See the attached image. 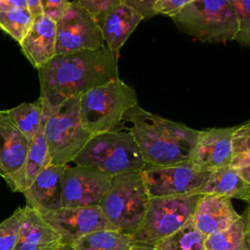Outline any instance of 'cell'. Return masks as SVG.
<instances>
[{
  "mask_svg": "<svg viewBox=\"0 0 250 250\" xmlns=\"http://www.w3.org/2000/svg\"><path fill=\"white\" fill-rule=\"evenodd\" d=\"M143 18L123 0L107 15L101 28L104 45L118 53Z\"/></svg>",
  "mask_w": 250,
  "mask_h": 250,
  "instance_id": "obj_20",
  "label": "cell"
},
{
  "mask_svg": "<svg viewBox=\"0 0 250 250\" xmlns=\"http://www.w3.org/2000/svg\"><path fill=\"white\" fill-rule=\"evenodd\" d=\"M43 134L50 164L66 166L93 137L82 125L79 98H70L54 108L44 122Z\"/></svg>",
  "mask_w": 250,
  "mask_h": 250,
  "instance_id": "obj_7",
  "label": "cell"
},
{
  "mask_svg": "<svg viewBox=\"0 0 250 250\" xmlns=\"http://www.w3.org/2000/svg\"><path fill=\"white\" fill-rule=\"evenodd\" d=\"M150 198L199 194L210 173L196 170L189 162L170 166H148L142 170Z\"/></svg>",
  "mask_w": 250,
  "mask_h": 250,
  "instance_id": "obj_9",
  "label": "cell"
},
{
  "mask_svg": "<svg viewBox=\"0 0 250 250\" xmlns=\"http://www.w3.org/2000/svg\"><path fill=\"white\" fill-rule=\"evenodd\" d=\"M128 250H155V249H154V247L152 245L144 244V243H138V242L134 241L133 245Z\"/></svg>",
  "mask_w": 250,
  "mask_h": 250,
  "instance_id": "obj_36",
  "label": "cell"
},
{
  "mask_svg": "<svg viewBox=\"0 0 250 250\" xmlns=\"http://www.w3.org/2000/svg\"><path fill=\"white\" fill-rule=\"evenodd\" d=\"M237 126L198 131L189 163L198 171L211 173L229 165L231 136Z\"/></svg>",
  "mask_w": 250,
  "mask_h": 250,
  "instance_id": "obj_13",
  "label": "cell"
},
{
  "mask_svg": "<svg viewBox=\"0 0 250 250\" xmlns=\"http://www.w3.org/2000/svg\"><path fill=\"white\" fill-rule=\"evenodd\" d=\"M237 23V30L233 40L242 46L250 44V1L230 0Z\"/></svg>",
  "mask_w": 250,
  "mask_h": 250,
  "instance_id": "obj_28",
  "label": "cell"
},
{
  "mask_svg": "<svg viewBox=\"0 0 250 250\" xmlns=\"http://www.w3.org/2000/svg\"><path fill=\"white\" fill-rule=\"evenodd\" d=\"M189 0H154L153 11L155 15H164L174 18Z\"/></svg>",
  "mask_w": 250,
  "mask_h": 250,
  "instance_id": "obj_32",
  "label": "cell"
},
{
  "mask_svg": "<svg viewBox=\"0 0 250 250\" xmlns=\"http://www.w3.org/2000/svg\"><path fill=\"white\" fill-rule=\"evenodd\" d=\"M250 123L236 127L231 136V156L229 167L250 183Z\"/></svg>",
  "mask_w": 250,
  "mask_h": 250,
  "instance_id": "obj_25",
  "label": "cell"
},
{
  "mask_svg": "<svg viewBox=\"0 0 250 250\" xmlns=\"http://www.w3.org/2000/svg\"><path fill=\"white\" fill-rule=\"evenodd\" d=\"M72 1L67 0H41L43 15L54 22H58L67 12Z\"/></svg>",
  "mask_w": 250,
  "mask_h": 250,
  "instance_id": "obj_31",
  "label": "cell"
},
{
  "mask_svg": "<svg viewBox=\"0 0 250 250\" xmlns=\"http://www.w3.org/2000/svg\"><path fill=\"white\" fill-rule=\"evenodd\" d=\"M104 45L102 30L75 1L56 23V55L95 50Z\"/></svg>",
  "mask_w": 250,
  "mask_h": 250,
  "instance_id": "obj_10",
  "label": "cell"
},
{
  "mask_svg": "<svg viewBox=\"0 0 250 250\" xmlns=\"http://www.w3.org/2000/svg\"><path fill=\"white\" fill-rule=\"evenodd\" d=\"M149 199L142 171H132L111 177L99 207L118 231L132 235L144 222Z\"/></svg>",
  "mask_w": 250,
  "mask_h": 250,
  "instance_id": "obj_3",
  "label": "cell"
},
{
  "mask_svg": "<svg viewBox=\"0 0 250 250\" xmlns=\"http://www.w3.org/2000/svg\"><path fill=\"white\" fill-rule=\"evenodd\" d=\"M15 127L30 142L44 127V109L39 98L32 103H23L6 110Z\"/></svg>",
  "mask_w": 250,
  "mask_h": 250,
  "instance_id": "obj_23",
  "label": "cell"
},
{
  "mask_svg": "<svg viewBox=\"0 0 250 250\" xmlns=\"http://www.w3.org/2000/svg\"><path fill=\"white\" fill-rule=\"evenodd\" d=\"M49 164L50 157L42 128L30 141L28 152L21 168L16 173L5 177L4 180L13 191L24 193L37 175Z\"/></svg>",
  "mask_w": 250,
  "mask_h": 250,
  "instance_id": "obj_19",
  "label": "cell"
},
{
  "mask_svg": "<svg viewBox=\"0 0 250 250\" xmlns=\"http://www.w3.org/2000/svg\"><path fill=\"white\" fill-rule=\"evenodd\" d=\"M66 166L47 165L23 193L26 205L38 213L62 208V181Z\"/></svg>",
  "mask_w": 250,
  "mask_h": 250,
  "instance_id": "obj_14",
  "label": "cell"
},
{
  "mask_svg": "<svg viewBox=\"0 0 250 250\" xmlns=\"http://www.w3.org/2000/svg\"><path fill=\"white\" fill-rule=\"evenodd\" d=\"M38 214L60 235L62 244H71L82 236L97 230H117L107 221L99 206L62 207L56 211Z\"/></svg>",
  "mask_w": 250,
  "mask_h": 250,
  "instance_id": "obj_12",
  "label": "cell"
},
{
  "mask_svg": "<svg viewBox=\"0 0 250 250\" xmlns=\"http://www.w3.org/2000/svg\"><path fill=\"white\" fill-rule=\"evenodd\" d=\"M201 194L152 197L140 229L132 234L138 243L152 245L185 226L192 217Z\"/></svg>",
  "mask_w": 250,
  "mask_h": 250,
  "instance_id": "obj_8",
  "label": "cell"
},
{
  "mask_svg": "<svg viewBox=\"0 0 250 250\" xmlns=\"http://www.w3.org/2000/svg\"><path fill=\"white\" fill-rule=\"evenodd\" d=\"M33 20L26 8H13L0 13V27L20 44L30 29Z\"/></svg>",
  "mask_w": 250,
  "mask_h": 250,
  "instance_id": "obj_27",
  "label": "cell"
},
{
  "mask_svg": "<svg viewBox=\"0 0 250 250\" xmlns=\"http://www.w3.org/2000/svg\"><path fill=\"white\" fill-rule=\"evenodd\" d=\"M239 217L231 200L215 194H201L191 217L194 227L206 237L230 226Z\"/></svg>",
  "mask_w": 250,
  "mask_h": 250,
  "instance_id": "obj_15",
  "label": "cell"
},
{
  "mask_svg": "<svg viewBox=\"0 0 250 250\" xmlns=\"http://www.w3.org/2000/svg\"><path fill=\"white\" fill-rule=\"evenodd\" d=\"M29 141L15 127L6 110H0V176L19 171L28 152Z\"/></svg>",
  "mask_w": 250,
  "mask_h": 250,
  "instance_id": "obj_18",
  "label": "cell"
},
{
  "mask_svg": "<svg viewBox=\"0 0 250 250\" xmlns=\"http://www.w3.org/2000/svg\"><path fill=\"white\" fill-rule=\"evenodd\" d=\"M44 119L64 101L119 78L118 53L105 45L95 50L56 55L37 69Z\"/></svg>",
  "mask_w": 250,
  "mask_h": 250,
  "instance_id": "obj_1",
  "label": "cell"
},
{
  "mask_svg": "<svg viewBox=\"0 0 250 250\" xmlns=\"http://www.w3.org/2000/svg\"><path fill=\"white\" fill-rule=\"evenodd\" d=\"M172 20L182 32L203 42L231 41L237 30L230 0H189Z\"/></svg>",
  "mask_w": 250,
  "mask_h": 250,
  "instance_id": "obj_6",
  "label": "cell"
},
{
  "mask_svg": "<svg viewBox=\"0 0 250 250\" xmlns=\"http://www.w3.org/2000/svg\"><path fill=\"white\" fill-rule=\"evenodd\" d=\"M57 250H74L69 244H62Z\"/></svg>",
  "mask_w": 250,
  "mask_h": 250,
  "instance_id": "obj_37",
  "label": "cell"
},
{
  "mask_svg": "<svg viewBox=\"0 0 250 250\" xmlns=\"http://www.w3.org/2000/svg\"><path fill=\"white\" fill-rule=\"evenodd\" d=\"M137 104L135 90L117 78L79 97L82 125L92 136L115 131L125 113Z\"/></svg>",
  "mask_w": 250,
  "mask_h": 250,
  "instance_id": "obj_4",
  "label": "cell"
},
{
  "mask_svg": "<svg viewBox=\"0 0 250 250\" xmlns=\"http://www.w3.org/2000/svg\"><path fill=\"white\" fill-rule=\"evenodd\" d=\"M76 2L90 15L100 28H102L109 12L121 0H76Z\"/></svg>",
  "mask_w": 250,
  "mask_h": 250,
  "instance_id": "obj_30",
  "label": "cell"
},
{
  "mask_svg": "<svg viewBox=\"0 0 250 250\" xmlns=\"http://www.w3.org/2000/svg\"><path fill=\"white\" fill-rule=\"evenodd\" d=\"M13 8H26V0H0V13Z\"/></svg>",
  "mask_w": 250,
  "mask_h": 250,
  "instance_id": "obj_34",
  "label": "cell"
},
{
  "mask_svg": "<svg viewBox=\"0 0 250 250\" xmlns=\"http://www.w3.org/2000/svg\"><path fill=\"white\" fill-rule=\"evenodd\" d=\"M199 194H215L249 202L250 183L243 180L233 169L227 166L210 173Z\"/></svg>",
  "mask_w": 250,
  "mask_h": 250,
  "instance_id": "obj_21",
  "label": "cell"
},
{
  "mask_svg": "<svg viewBox=\"0 0 250 250\" xmlns=\"http://www.w3.org/2000/svg\"><path fill=\"white\" fill-rule=\"evenodd\" d=\"M205 250H250V209L227 229L208 235Z\"/></svg>",
  "mask_w": 250,
  "mask_h": 250,
  "instance_id": "obj_22",
  "label": "cell"
},
{
  "mask_svg": "<svg viewBox=\"0 0 250 250\" xmlns=\"http://www.w3.org/2000/svg\"><path fill=\"white\" fill-rule=\"evenodd\" d=\"M133 243L131 234L102 229L88 233L69 245L74 250H128Z\"/></svg>",
  "mask_w": 250,
  "mask_h": 250,
  "instance_id": "obj_24",
  "label": "cell"
},
{
  "mask_svg": "<svg viewBox=\"0 0 250 250\" xmlns=\"http://www.w3.org/2000/svg\"><path fill=\"white\" fill-rule=\"evenodd\" d=\"M71 163L98 169L111 177L142 171L146 166L132 133L117 130L94 135Z\"/></svg>",
  "mask_w": 250,
  "mask_h": 250,
  "instance_id": "obj_5",
  "label": "cell"
},
{
  "mask_svg": "<svg viewBox=\"0 0 250 250\" xmlns=\"http://www.w3.org/2000/svg\"><path fill=\"white\" fill-rule=\"evenodd\" d=\"M205 239L191 219L173 234L153 244L155 250H205Z\"/></svg>",
  "mask_w": 250,
  "mask_h": 250,
  "instance_id": "obj_26",
  "label": "cell"
},
{
  "mask_svg": "<svg viewBox=\"0 0 250 250\" xmlns=\"http://www.w3.org/2000/svg\"><path fill=\"white\" fill-rule=\"evenodd\" d=\"M111 176L92 167L66 165L62 181L64 208L99 206L110 185Z\"/></svg>",
  "mask_w": 250,
  "mask_h": 250,
  "instance_id": "obj_11",
  "label": "cell"
},
{
  "mask_svg": "<svg viewBox=\"0 0 250 250\" xmlns=\"http://www.w3.org/2000/svg\"><path fill=\"white\" fill-rule=\"evenodd\" d=\"M23 208L19 207L9 218L0 223V250H14L21 224Z\"/></svg>",
  "mask_w": 250,
  "mask_h": 250,
  "instance_id": "obj_29",
  "label": "cell"
},
{
  "mask_svg": "<svg viewBox=\"0 0 250 250\" xmlns=\"http://www.w3.org/2000/svg\"><path fill=\"white\" fill-rule=\"evenodd\" d=\"M60 235L29 206L23 207L21 224L14 250H57Z\"/></svg>",
  "mask_w": 250,
  "mask_h": 250,
  "instance_id": "obj_17",
  "label": "cell"
},
{
  "mask_svg": "<svg viewBox=\"0 0 250 250\" xmlns=\"http://www.w3.org/2000/svg\"><path fill=\"white\" fill-rule=\"evenodd\" d=\"M20 46L35 68H40L56 56V22L44 15L34 18Z\"/></svg>",
  "mask_w": 250,
  "mask_h": 250,
  "instance_id": "obj_16",
  "label": "cell"
},
{
  "mask_svg": "<svg viewBox=\"0 0 250 250\" xmlns=\"http://www.w3.org/2000/svg\"><path fill=\"white\" fill-rule=\"evenodd\" d=\"M123 2L134 9L143 20L156 16L153 11L154 0H123Z\"/></svg>",
  "mask_w": 250,
  "mask_h": 250,
  "instance_id": "obj_33",
  "label": "cell"
},
{
  "mask_svg": "<svg viewBox=\"0 0 250 250\" xmlns=\"http://www.w3.org/2000/svg\"><path fill=\"white\" fill-rule=\"evenodd\" d=\"M26 9L33 18L43 15L41 0H26Z\"/></svg>",
  "mask_w": 250,
  "mask_h": 250,
  "instance_id": "obj_35",
  "label": "cell"
},
{
  "mask_svg": "<svg viewBox=\"0 0 250 250\" xmlns=\"http://www.w3.org/2000/svg\"><path fill=\"white\" fill-rule=\"evenodd\" d=\"M124 119L132 124L130 132L146 165L170 166L189 162L197 130L153 114L139 104L130 108Z\"/></svg>",
  "mask_w": 250,
  "mask_h": 250,
  "instance_id": "obj_2",
  "label": "cell"
}]
</instances>
